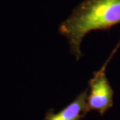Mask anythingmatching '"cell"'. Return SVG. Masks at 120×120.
<instances>
[{
  "mask_svg": "<svg viewBox=\"0 0 120 120\" xmlns=\"http://www.w3.org/2000/svg\"><path fill=\"white\" fill-rule=\"evenodd\" d=\"M120 23V0H84L60 24L59 32L68 39L71 53L82 57L83 38L94 30H109Z\"/></svg>",
  "mask_w": 120,
  "mask_h": 120,
  "instance_id": "obj_1",
  "label": "cell"
},
{
  "mask_svg": "<svg viewBox=\"0 0 120 120\" xmlns=\"http://www.w3.org/2000/svg\"><path fill=\"white\" fill-rule=\"evenodd\" d=\"M117 47L115 49L116 52ZM114 52H112L107 61L99 71L94 73L89 82L90 91L87 98V105L89 112L96 110L101 116L103 115L113 105V91L105 75V68Z\"/></svg>",
  "mask_w": 120,
  "mask_h": 120,
  "instance_id": "obj_2",
  "label": "cell"
},
{
  "mask_svg": "<svg viewBox=\"0 0 120 120\" xmlns=\"http://www.w3.org/2000/svg\"><path fill=\"white\" fill-rule=\"evenodd\" d=\"M88 92V89L82 91L71 103L57 113L49 110L43 120H81L89 112L87 105Z\"/></svg>",
  "mask_w": 120,
  "mask_h": 120,
  "instance_id": "obj_3",
  "label": "cell"
}]
</instances>
